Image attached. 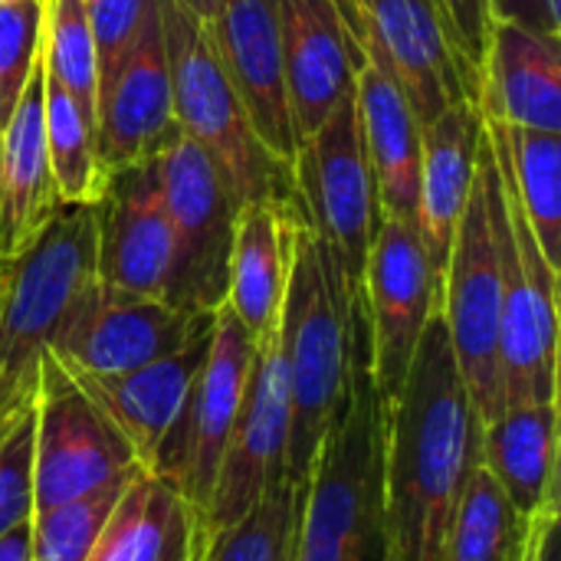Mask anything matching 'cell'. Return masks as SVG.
I'll return each mask as SVG.
<instances>
[{"label": "cell", "instance_id": "obj_27", "mask_svg": "<svg viewBox=\"0 0 561 561\" xmlns=\"http://www.w3.org/2000/svg\"><path fill=\"white\" fill-rule=\"evenodd\" d=\"M480 467L533 519L559 503V401L503 404L480 424Z\"/></svg>", "mask_w": 561, "mask_h": 561}, {"label": "cell", "instance_id": "obj_15", "mask_svg": "<svg viewBox=\"0 0 561 561\" xmlns=\"http://www.w3.org/2000/svg\"><path fill=\"white\" fill-rule=\"evenodd\" d=\"M289 444V388L279 352V335L270 332L256 342L253 375L224 450V463L207 506L214 533L240 523L273 486L283 483Z\"/></svg>", "mask_w": 561, "mask_h": 561}, {"label": "cell", "instance_id": "obj_41", "mask_svg": "<svg viewBox=\"0 0 561 561\" xmlns=\"http://www.w3.org/2000/svg\"><path fill=\"white\" fill-rule=\"evenodd\" d=\"M174 3H181L187 13H194L204 23H214L217 13H220V7H224V0H174Z\"/></svg>", "mask_w": 561, "mask_h": 561}, {"label": "cell", "instance_id": "obj_24", "mask_svg": "<svg viewBox=\"0 0 561 561\" xmlns=\"http://www.w3.org/2000/svg\"><path fill=\"white\" fill-rule=\"evenodd\" d=\"M210 332L214 325L178 348L174 355H164L145 368L125 371V375H108V378H92V375H76L69 371L89 398L105 411V417L118 427V434L128 440L135 450L138 463L148 467L161 437L174 424V417L184 408V398L207 358L210 348Z\"/></svg>", "mask_w": 561, "mask_h": 561}, {"label": "cell", "instance_id": "obj_21", "mask_svg": "<svg viewBox=\"0 0 561 561\" xmlns=\"http://www.w3.org/2000/svg\"><path fill=\"white\" fill-rule=\"evenodd\" d=\"M207 516L164 477L138 467L85 561H204Z\"/></svg>", "mask_w": 561, "mask_h": 561}, {"label": "cell", "instance_id": "obj_20", "mask_svg": "<svg viewBox=\"0 0 561 561\" xmlns=\"http://www.w3.org/2000/svg\"><path fill=\"white\" fill-rule=\"evenodd\" d=\"M477 108L486 122L559 135V33H536L519 23H493L480 72Z\"/></svg>", "mask_w": 561, "mask_h": 561}, {"label": "cell", "instance_id": "obj_16", "mask_svg": "<svg viewBox=\"0 0 561 561\" xmlns=\"http://www.w3.org/2000/svg\"><path fill=\"white\" fill-rule=\"evenodd\" d=\"M171 270L174 230L154 158L112 171L99 201L95 283L125 296L168 299Z\"/></svg>", "mask_w": 561, "mask_h": 561}, {"label": "cell", "instance_id": "obj_29", "mask_svg": "<svg viewBox=\"0 0 561 561\" xmlns=\"http://www.w3.org/2000/svg\"><path fill=\"white\" fill-rule=\"evenodd\" d=\"M529 519L477 463L444 529L440 561H523Z\"/></svg>", "mask_w": 561, "mask_h": 561}, {"label": "cell", "instance_id": "obj_1", "mask_svg": "<svg viewBox=\"0 0 561 561\" xmlns=\"http://www.w3.org/2000/svg\"><path fill=\"white\" fill-rule=\"evenodd\" d=\"M381 460L388 561H440L463 480L480 463V417L440 316L427 322L401 391L385 404Z\"/></svg>", "mask_w": 561, "mask_h": 561}, {"label": "cell", "instance_id": "obj_7", "mask_svg": "<svg viewBox=\"0 0 561 561\" xmlns=\"http://www.w3.org/2000/svg\"><path fill=\"white\" fill-rule=\"evenodd\" d=\"M496 158V154H493ZM500 214V401H559V270L546 260L523 204L503 174Z\"/></svg>", "mask_w": 561, "mask_h": 561}, {"label": "cell", "instance_id": "obj_31", "mask_svg": "<svg viewBox=\"0 0 561 561\" xmlns=\"http://www.w3.org/2000/svg\"><path fill=\"white\" fill-rule=\"evenodd\" d=\"M43 69L69 92L76 108L95 128V43L85 0H46L43 13Z\"/></svg>", "mask_w": 561, "mask_h": 561}, {"label": "cell", "instance_id": "obj_35", "mask_svg": "<svg viewBox=\"0 0 561 561\" xmlns=\"http://www.w3.org/2000/svg\"><path fill=\"white\" fill-rule=\"evenodd\" d=\"M148 7H151V0H89L85 3L89 26H92V43H95L99 89L115 76L122 59L128 56L131 43L141 33Z\"/></svg>", "mask_w": 561, "mask_h": 561}, {"label": "cell", "instance_id": "obj_19", "mask_svg": "<svg viewBox=\"0 0 561 561\" xmlns=\"http://www.w3.org/2000/svg\"><path fill=\"white\" fill-rule=\"evenodd\" d=\"M214 49L237 85L263 145L286 164L296 158V131L283 79L279 0H224L207 23Z\"/></svg>", "mask_w": 561, "mask_h": 561}, {"label": "cell", "instance_id": "obj_18", "mask_svg": "<svg viewBox=\"0 0 561 561\" xmlns=\"http://www.w3.org/2000/svg\"><path fill=\"white\" fill-rule=\"evenodd\" d=\"M279 39L286 102L299 148L335 102L355 89V72L365 56L342 20L339 0H279Z\"/></svg>", "mask_w": 561, "mask_h": 561}, {"label": "cell", "instance_id": "obj_33", "mask_svg": "<svg viewBox=\"0 0 561 561\" xmlns=\"http://www.w3.org/2000/svg\"><path fill=\"white\" fill-rule=\"evenodd\" d=\"M296 486H273L240 523L214 533L204 561H289L296 536Z\"/></svg>", "mask_w": 561, "mask_h": 561}, {"label": "cell", "instance_id": "obj_9", "mask_svg": "<svg viewBox=\"0 0 561 561\" xmlns=\"http://www.w3.org/2000/svg\"><path fill=\"white\" fill-rule=\"evenodd\" d=\"M154 168L174 230V270L164 302L187 312H220L240 207L214 161L184 135L154 154Z\"/></svg>", "mask_w": 561, "mask_h": 561}, {"label": "cell", "instance_id": "obj_8", "mask_svg": "<svg viewBox=\"0 0 561 561\" xmlns=\"http://www.w3.org/2000/svg\"><path fill=\"white\" fill-rule=\"evenodd\" d=\"M293 181L306 227L325 240L345 279L362 293V270L381 210L362 141L355 89L345 92L322 125L299 141Z\"/></svg>", "mask_w": 561, "mask_h": 561}, {"label": "cell", "instance_id": "obj_13", "mask_svg": "<svg viewBox=\"0 0 561 561\" xmlns=\"http://www.w3.org/2000/svg\"><path fill=\"white\" fill-rule=\"evenodd\" d=\"M339 10L362 56L401 85L421 128L470 102L440 0H339Z\"/></svg>", "mask_w": 561, "mask_h": 561}, {"label": "cell", "instance_id": "obj_23", "mask_svg": "<svg viewBox=\"0 0 561 561\" xmlns=\"http://www.w3.org/2000/svg\"><path fill=\"white\" fill-rule=\"evenodd\" d=\"M480 141L483 115L473 102H454L427 128H421V184L414 227L440 279L457 224L470 201Z\"/></svg>", "mask_w": 561, "mask_h": 561}, {"label": "cell", "instance_id": "obj_14", "mask_svg": "<svg viewBox=\"0 0 561 561\" xmlns=\"http://www.w3.org/2000/svg\"><path fill=\"white\" fill-rule=\"evenodd\" d=\"M217 312H187L92 283L66 316L49 352L76 375L108 378L174 355L214 325Z\"/></svg>", "mask_w": 561, "mask_h": 561}, {"label": "cell", "instance_id": "obj_28", "mask_svg": "<svg viewBox=\"0 0 561 561\" xmlns=\"http://www.w3.org/2000/svg\"><path fill=\"white\" fill-rule=\"evenodd\" d=\"M486 141L496 164L510 178L526 220L546 253V260L561 266V145L559 135L516 128L503 122H486Z\"/></svg>", "mask_w": 561, "mask_h": 561}, {"label": "cell", "instance_id": "obj_11", "mask_svg": "<svg viewBox=\"0 0 561 561\" xmlns=\"http://www.w3.org/2000/svg\"><path fill=\"white\" fill-rule=\"evenodd\" d=\"M138 457L69 368L46 352L33 408V513L138 470Z\"/></svg>", "mask_w": 561, "mask_h": 561}, {"label": "cell", "instance_id": "obj_40", "mask_svg": "<svg viewBox=\"0 0 561 561\" xmlns=\"http://www.w3.org/2000/svg\"><path fill=\"white\" fill-rule=\"evenodd\" d=\"M0 561H30V519L0 536Z\"/></svg>", "mask_w": 561, "mask_h": 561}, {"label": "cell", "instance_id": "obj_26", "mask_svg": "<svg viewBox=\"0 0 561 561\" xmlns=\"http://www.w3.org/2000/svg\"><path fill=\"white\" fill-rule=\"evenodd\" d=\"M59 210L46 131H43V56L0 128V260L16 256Z\"/></svg>", "mask_w": 561, "mask_h": 561}, {"label": "cell", "instance_id": "obj_42", "mask_svg": "<svg viewBox=\"0 0 561 561\" xmlns=\"http://www.w3.org/2000/svg\"><path fill=\"white\" fill-rule=\"evenodd\" d=\"M549 3H552V10H556V16H559V20H561V0H549Z\"/></svg>", "mask_w": 561, "mask_h": 561}, {"label": "cell", "instance_id": "obj_34", "mask_svg": "<svg viewBox=\"0 0 561 561\" xmlns=\"http://www.w3.org/2000/svg\"><path fill=\"white\" fill-rule=\"evenodd\" d=\"M46 0H16L0 7V128L13 115L39 56Z\"/></svg>", "mask_w": 561, "mask_h": 561}, {"label": "cell", "instance_id": "obj_2", "mask_svg": "<svg viewBox=\"0 0 561 561\" xmlns=\"http://www.w3.org/2000/svg\"><path fill=\"white\" fill-rule=\"evenodd\" d=\"M362 312V293L345 279L325 240L302 224L293 237L286 296L276 325L289 388L286 486L302 490L345 408Z\"/></svg>", "mask_w": 561, "mask_h": 561}, {"label": "cell", "instance_id": "obj_30", "mask_svg": "<svg viewBox=\"0 0 561 561\" xmlns=\"http://www.w3.org/2000/svg\"><path fill=\"white\" fill-rule=\"evenodd\" d=\"M43 131L46 158L59 207L99 204L108 187V171L95 151V128L76 108L69 92L43 69Z\"/></svg>", "mask_w": 561, "mask_h": 561}, {"label": "cell", "instance_id": "obj_43", "mask_svg": "<svg viewBox=\"0 0 561 561\" xmlns=\"http://www.w3.org/2000/svg\"><path fill=\"white\" fill-rule=\"evenodd\" d=\"M3 3H16V0H0V7H3Z\"/></svg>", "mask_w": 561, "mask_h": 561}, {"label": "cell", "instance_id": "obj_4", "mask_svg": "<svg viewBox=\"0 0 561 561\" xmlns=\"http://www.w3.org/2000/svg\"><path fill=\"white\" fill-rule=\"evenodd\" d=\"M99 204L59 207L39 233L0 260V444L33 417L43 358L95 283Z\"/></svg>", "mask_w": 561, "mask_h": 561}, {"label": "cell", "instance_id": "obj_44", "mask_svg": "<svg viewBox=\"0 0 561 561\" xmlns=\"http://www.w3.org/2000/svg\"><path fill=\"white\" fill-rule=\"evenodd\" d=\"M85 3H89V0H85Z\"/></svg>", "mask_w": 561, "mask_h": 561}, {"label": "cell", "instance_id": "obj_39", "mask_svg": "<svg viewBox=\"0 0 561 561\" xmlns=\"http://www.w3.org/2000/svg\"><path fill=\"white\" fill-rule=\"evenodd\" d=\"M559 513L561 506H546L529 519L523 561H559Z\"/></svg>", "mask_w": 561, "mask_h": 561}, {"label": "cell", "instance_id": "obj_17", "mask_svg": "<svg viewBox=\"0 0 561 561\" xmlns=\"http://www.w3.org/2000/svg\"><path fill=\"white\" fill-rule=\"evenodd\" d=\"M178 135L161 0H151L138 39L131 43L115 76L99 89L95 151L102 168L112 174L118 168L151 161Z\"/></svg>", "mask_w": 561, "mask_h": 561}, {"label": "cell", "instance_id": "obj_12", "mask_svg": "<svg viewBox=\"0 0 561 561\" xmlns=\"http://www.w3.org/2000/svg\"><path fill=\"white\" fill-rule=\"evenodd\" d=\"M440 286L444 279L434 270L417 227L381 217L362 270V306L371 375L385 404L401 391L427 322L440 316Z\"/></svg>", "mask_w": 561, "mask_h": 561}, {"label": "cell", "instance_id": "obj_6", "mask_svg": "<svg viewBox=\"0 0 561 561\" xmlns=\"http://www.w3.org/2000/svg\"><path fill=\"white\" fill-rule=\"evenodd\" d=\"M500 214H503V178L483 128L470 201L457 224L450 256L444 266V286H440V319L480 424L503 408L500 401V309H503Z\"/></svg>", "mask_w": 561, "mask_h": 561}, {"label": "cell", "instance_id": "obj_3", "mask_svg": "<svg viewBox=\"0 0 561 561\" xmlns=\"http://www.w3.org/2000/svg\"><path fill=\"white\" fill-rule=\"evenodd\" d=\"M381 457L385 401L371 375L368 322L362 312L352 388L299 490L289 561H388Z\"/></svg>", "mask_w": 561, "mask_h": 561}, {"label": "cell", "instance_id": "obj_5", "mask_svg": "<svg viewBox=\"0 0 561 561\" xmlns=\"http://www.w3.org/2000/svg\"><path fill=\"white\" fill-rule=\"evenodd\" d=\"M161 30L178 131L214 161L237 207L253 201H299L293 164L279 161L256 135L207 23L181 3L161 0Z\"/></svg>", "mask_w": 561, "mask_h": 561}, {"label": "cell", "instance_id": "obj_36", "mask_svg": "<svg viewBox=\"0 0 561 561\" xmlns=\"http://www.w3.org/2000/svg\"><path fill=\"white\" fill-rule=\"evenodd\" d=\"M33 516V417L0 444V536Z\"/></svg>", "mask_w": 561, "mask_h": 561}, {"label": "cell", "instance_id": "obj_38", "mask_svg": "<svg viewBox=\"0 0 561 561\" xmlns=\"http://www.w3.org/2000/svg\"><path fill=\"white\" fill-rule=\"evenodd\" d=\"M493 23H519L536 33H561V20L549 0H490Z\"/></svg>", "mask_w": 561, "mask_h": 561}, {"label": "cell", "instance_id": "obj_32", "mask_svg": "<svg viewBox=\"0 0 561 561\" xmlns=\"http://www.w3.org/2000/svg\"><path fill=\"white\" fill-rule=\"evenodd\" d=\"M118 477L85 496L59 503L53 510L30 516V561H85L92 556L112 510L118 506L128 480Z\"/></svg>", "mask_w": 561, "mask_h": 561}, {"label": "cell", "instance_id": "obj_25", "mask_svg": "<svg viewBox=\"0 0 561 561\" xmlns=\"http://www.w3.org/2000/svg\"><path fill=\"white\" fill-rule=\"evenodd\" d=\"M355 105L362 122V141L378 194L381 217L417 220L421 184V125L401 92V85L371 59L355 72Z\"/></svg>", "mask_w": 561, "mask_h": 561}, {"label": "cell", "instance_id": "obj_22", "mask_svg": "<svg viewBox=\"0 0 561 561\" xmlns=\"http://www.w3.org/2000/svg\"><path fill=\"white\" fill-rule=\"evenodd\" d=\"M306 224L299 201H253L237 210L230 247L227 309L260 342L279 325L289 276V250Z\"/></svg>", "mask_w": 561, "mask_h": 561}, {"label": "cell", "instance_id": "obj_37", "mask_svg": "<svg viewBox=\"0 0 561 561\" xmlns=\"http://www.w3.org/2000/svg\"><path fill=\"white\" fill-rule=\"evenodd\" d=\"M447 30H450V43L470 92V102L477 105L480 99V72H483V56L490 46V30H493V16H490V0H440Z\"/></svg>", "mask_w": 561, "mask_h": 561}, {"label": "cell", "instance_id": "obj_10", "mask_svg": "<svg viewBox=\"0 0 561 561\" xmlns=\"http://www.w3.org/2000/svg\"><path fill=\"white\" fill-rule=\"evenodd\" d=\"M256 362V339L243 322L220 306L210 332L207 358L184 398L181 414L161 437L145 470L171 480L204 516L214 496V483L224 463L227 440L233 434L250 375Z\"/></svg>", "mask_w": 561, "mask_h": 561}]
</instances>
